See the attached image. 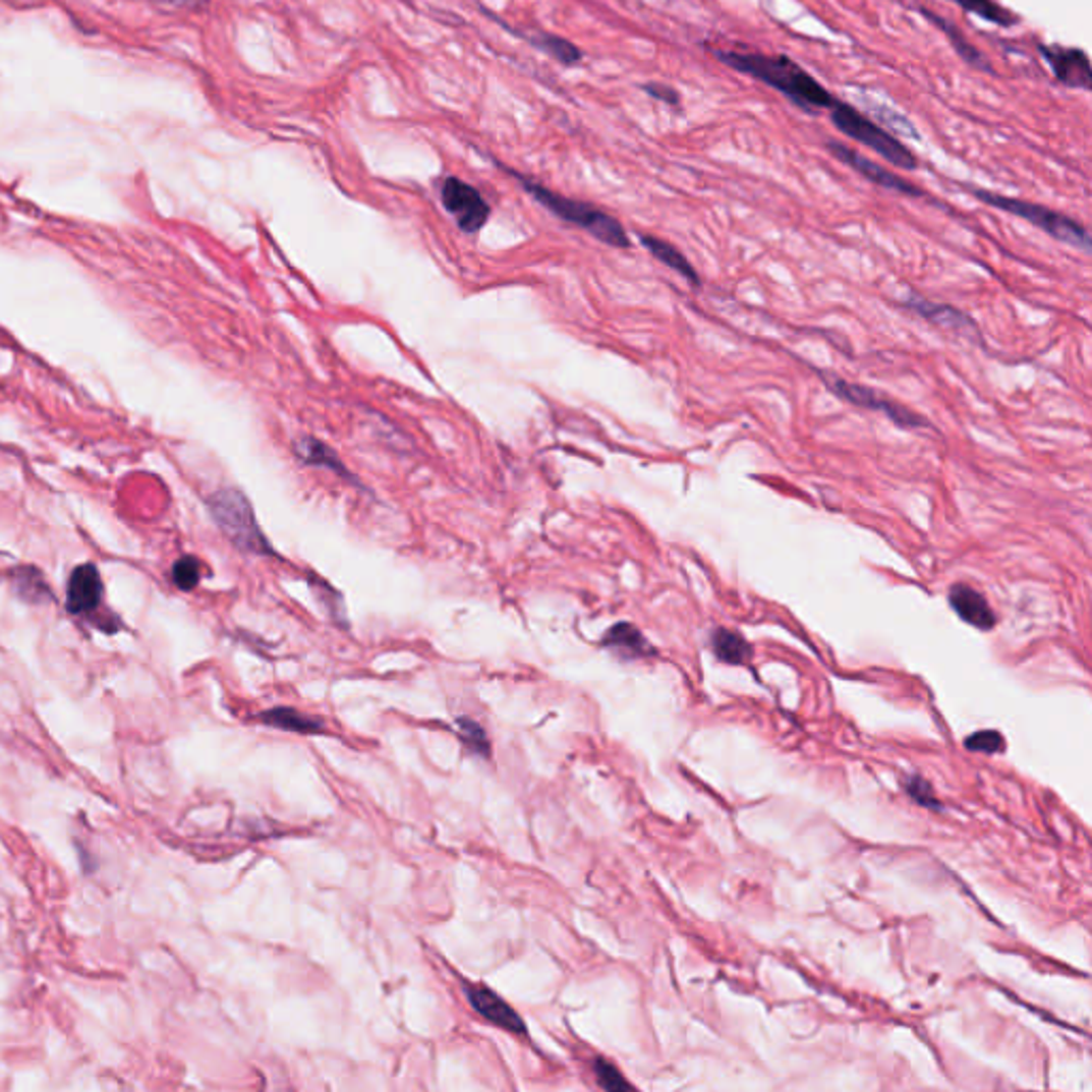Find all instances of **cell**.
I'll return each instance as SVG.
<instances>
[{"label": "cell", "instance_id": "6da1fadb", "mask_svg": "<svg viewBox=\"0 0 1092 1092\" xmlns=\"http://www.w3.org/2000/svg\"><path fill=\"white\" fill-rule=\"evenodd\" d=\"M712 54H715L720 62L728 64L732 71L749 75L770 85L772 91L784 95L792 105L807 111V114H817L821 109H830L837 101L811 73H807L788 56L734 50H712Z\"/></svg>", "mask_w": 1092, "mask_h": 1092}, {"label": "cell", "instance_id": "7a4b0ae2", "mask_svg": "<svg viewBox=\"0 0 1092 1092\" xmlns=\"http://www.w3.org/2000/svg\"><path fill=\"white\" fill-rule=\"evenodd\" d=\"M519 182L523 184V188L538 200L540 206H544L553 216L562 218L564 222H568V225H574L578 229L587 231L589 235H593L595 239H599L601 243H609V246L613 248H630V237L626 233V229H623L621 222L617 218H613L611 214L601 212L597 208H593L591 204H583V200H576V198H568L564 194H557L536 182H529L525 180V177L517 175Z\"/></svg>", "mask_w": 1092, "mask_h": 1092}, {"label": "cell", "instance_id": "3957f363", "mask_svg": "<svg viewBox=\"0 0 1092 1092\" xmlns=\"http://www.w3.org/2000/svg\"><path fill=\"white\" fill-rule=\"evenodd\" d=\"M828 111H830V122L835 124L837 130H841L845 137H852L864 148L873 150L889 165H895L903 171H916L920 167L916 154H913L903 141H899L893 132L885 130L879 122L864 116L860 109L837 99Z\"/></svg>", "mask_w": 1092, "mask_h": 1092}, {"label": "cell", "instance_id": "277c9868", "mask_svg": "<svg viewBox=\"0 0 1092 1092\" xmlns=\"http://www.w3.org/2000/svg\"><path fill=\"white\" fill-rule=\"evenodd\" d=\"M210 510L222 533H225L239 551L276 557L274 547L265 538V533L256 523L248 498L237 492V488H220V492H216L210 498Z\"/></svg>", "mask_w": 1092, "mask_h": 1092}, {"label": "cell", "instance_id": "5b68a950", "mask_svg": "<svg viewBox=\"0 0 1092 1092\" xmlns=\"http://www.w3.org/2000/svg\"><path fill=\"white\" fill-rule=\"evenodd\" d=\"M971 192L975 198L982 200V204L1000 212H1008L1012 216L1024 218L1027 222H1031L1033 227L1045 231L1047 235L1062 243H1069V246L1080 248V250L1090 248V235L1086 227L1080 225L1078 220L1069 218L1056 210H1050L1039 204H1031V200H1022V198H1014L1005 194H996L990 190H982V188H971Z\"/></svg>", "mask_w": 1092, "mask_h": 1092}, {"label": "cell", "instance_id": "8992f818", "mask_svg": "<svg viewBox=\"0 0 1092 1092\" xmlns=\"http://www.w3.org/2000/svg\"><path fill=\"white\" fill-rule=\"evenodd\" d=\"M817 373L823 381V385L828 387V391H832L837 397L847 401V404H854V406L864 408V410L881 412L889 420L897 422L899 427H905V429H920V427L928 425V422L924 420V416L909 410L907 406L897 404L895 399L879 395L873 389H866V387L856 385V383H847V381H843L841 376H835V373H826V371H817Z\"/></svg>", "mask_w": 1092, "mask_h": 1092}, {"label": "cell", "instance_id": "52a82bcc", "mask_svg": "<svg viewBox=\"0 0 1092 1092\" xmlns=\"http://www.w3.org/2000/svg\"><path fill=\"white\" fill-rule=\"evenodd\" d=\"M442 206L455 218L457 227L465 233H478L488 216H492V208L484 200V196L459 177H447L440 190Z\"/></svg>", "mask_w": 1092, "mask_h": 1092}, {"label": "cell", "instance_id": "ba28073f", "mask_svg": "<svg viewBox=\"0 0 1092 1092\" xmlns=\"http://www.w3.org/2000/svg\"><path fill=\"white\" fill-rule=\"evenodd\" d=\"M826 148H828V152L835 156L837 161H841L843 165L854 169L858 175H862L864 180H868L871 184H875V186H879L883 190H889V192L913 196V198H922L924 196L922 188L907 182L905 177L897 175L895 171H887L885 167L873 163L871 159H866V156L858 154L850 146H845V143H841L837 139H830V141H826Z\"/></svg>", "mask_w": 1092, "mask_h": 1092}, {"label": "cell", "instance_id": "9c48e42d", "mask_svg": "<svg viewBox=\"0 0 1092 1092\" xmlns=\"http://www.w3.org/2000/svg\"><path fill=\"white\" fill-rule=\"evenodd\" d=\"M1039 56L1050 66L1054 79L1067 88L1090 91L1092 73L1088 54L1080 48L1062 46H1039Z\"/></svg>", "mask_w": 1092, "mask_h": 1092}, {"label": "cell", "instance_id": "30bf717a", "mask_svg": "<svg viewBox=\"0 0 1092 1092\" xmlns=\"http://www.w3.org/2000/svg\"><path fill=\"white\" fill-rule=\"evenodd\" d=\"M465 996H467V1000H470L472 1010L478 1016H482L484 1020L496 1024V1027H500V1029H504L508 1033H515V1035H527L525 1020L515 1010H512L508 1002L498 992H494L492 988H486L482 984H467L465 986Z\"/></svg>", "mask_w": 1092, "mask_h": 1092}, {"label": "cell", "instance_id": "8fae6325", "mask_svg": "<svg viewBox=\"0 0 1092 1092\" xmlns=\"http://www.w3.org/2000/svg\"><path fill=\"white\" fill-rule=\"evenodd\" d=\"M947 599H950L952 611L965 623H969V626L982 632H990L996 626V615L992 607L988 605V599L971 585H965V583L952 585Z\"/></svg>", "mask_w": 1092, "mask_h": 1092}, {"label": "cell", "instance_id": "7c38bea8", "mask_svg": "<svg viewBox=\"0 0 1092 1092\" xmlns=\"http://www.w3.org/2000/svg\"><path fill=\"white\" fill-rule=\"evenodd\" d=\"M103 597V583L101 574L93 564L77 566L69 578V589H66V609L73 615L93 613L99 609Z\"/></svg>", "mask_w": 1092, "mask_h": 1092}, {"label": "cell", "instance_id": "4fadbf2b", "mask_svg": "<svg viewBox=\"0 0 1092 1092\" xmlns=\"http://www.w3.org/2000/svg\"><path fill=\"white\" fill-rule=\"evenodd\" d=\"M601 644H605L607 649H611L613 653L626 657V659H638V657H646V655L655 653L651 642L646 640L642 636V632L636 626H632V623H628V621L615 623V626L605 634V638H601Z\"/></svg>", "mask_w": 1092, "mask_h": 1092}, {"label": "cell", "instance_id": "5bb4252c", "mask_svg": "<svg viewBox=\"0 0 1092 1092\" xmlns=\"http://www.w3.org/2000/svg\"><path fill=\"white\" fill-rule=\"evenodd\" d=\"M920 13L926 15V19L930 21V24H934L939 31H943V35H945L947 41L952 43V48L956 50V54L961 56L969 66H973V69H977V71H984V73H994V71H992L990 60H988L982 52H979V50L973 46V43H969V41L965 39V35L961 33V28L954 26L952 21H947L945 17H941V15H937V13H932V11H928V9H920Z\"/></svg>", "mask_w": 1092, "mask_h": 1092}, {"label": "cell", "instance_id": "9a60e30c", "mask_svg": "<svg viewBox=\"0 0 1092 1092\" xmlns=\"http://www.w3.org/2000/svg\"><path fill=\"white\" fill-rule=\"evenodd\" d=\"M907 307L916 309L920 317H924L926 321L939 325L943 329H952L956 333L975 331V323L967 314H963V311H958L952 305H939V303H932V301H928L924 297H913V299H907Z\"/></svg>", "mask_w": 1092, "mask_h": 1092}, {"label": "cell", "instance_id": "2e32d148", "mask_svg": "<svg viewBox=\"0 0 1092 1092\" xmlns=\"http://www.w3.org/2000/svg\"><path fill=\"white\" fill-rule=\"evenodd\" d=\"M640 243H642V246H644L646 250H649L659 263H664V265L668 267V270H673L675 274L683 276L689 284H694V286L700 284V276H698V272L694 270V265L689 263V258H687L681 250H677V248L673 246V243H668V241H664V239H659V237H653V235H640Z\"/></svg>", "mask_w": 1092, "mask_h": 1092}, {"label": "cell", "instance_id": "e0dca14e", "mask_svg": "<svg viewBox=\"0 0 1092 1092\" xmlns=\"http://www.w3.org/2000/svg\"><path fill=\"white\" fill-rule=\"evenodd\" d=\"M258 720L272 728H278L284 732H295V734H317L325 730L323 720L309 717L305 715V712L291 708V706H276V708L265 710L261 712Z\"/></svg>", "mask_w": 1092, "mask_h": 1092}, {"label": "cell", "instance_id": "ac0fdd59", "mask_svg": "<svg viewBox=\"0 0 1092 1092\" xmlns=\"http://www.w3.org/2000/svg\"><path fill=\"white\" fill-rule=\"evenodd\" d=\"M297 457L307 463V465H319V467H327V470H331L333 474H338L340 478H346V480H354V476L346 470V465L342 463V459L338 457V453L329 449L325 442L317 440V438H301L297 442Z\"/></svg>", "mask_w": 1092, "mask_h": 1092}, {"label": "cell", "instance_id": "d6986e66", "mask_svg": "<svg viewBox=\"0 0 1092 1092\" xmlns=\"http://www.w3.org/2000/svg\"><path fill=\"white\" fill-rule=\"evenodd\" d=\"M710 649L720 662L732 664V666L747 664L753 655L751 644L739 632H732L726 628H717L710 634Z\"/></svg>", "mask_w": 1092, "mask_h": 1092}, {"label": "cell", "instance_id": "ffe728a7", "mask_svg": "<svg viewBox=\"0 0 1092 1092\" xmlns=\"http://www.w3.org/2000/svg\"><path fill=\"white\" fill-rule=\"evenodd\" d=\"M950 3L958 5L967 13L982 17V19L990 21V24L1000 26V28H1012V26L1020 24V17L1016 13H1012L1010 9L1000 7L996 0H950Z\"/></svg>", "mask_w": 1092, "mask_h": 1092}, {"label": "cell", "instance_id": "44dd1931", "mask_svg": "<svg viewBox=\"0 0 1092 1092\" xmlns=\"http://www.w3.org/2000/svg\"><path fill=\"white\" fill-rule=\"evenodd\" d=\"M533 46L540 48L542 52H547L551 58H555L557 62H562L566 66H572V64H578L583 60V52L581 48H576L572 41L564 39V37H557V35H538V37H531L529 39Z\"/></svg>", "mask_w": 1092, "mask_h": 1092}, {"label": "cell", "instance_id": "7402d4cb", "mask_svg": "<svg viewBox=\"0 0 1092 1092\" xmlns=\"http://www.w3.org/2000/svg\"><path fill=\"white\" fill-rule=\"evenodd\" d=\"M457 728H459L461 743L472 755L482 757V760H486V757L492 755V741H488L486 730L478 722L470 717H461L457 720Z\"/></svg>", "mask_w": 1092, "mask_h": 1092}, {"label": "cell", "instance_id": "603a6c76", "mask_svg": "<svg viewBox=\"0 0 1092 1092\" xmlns=\"http://www.w3.org/2000/svg\"><path fill=\"white\" fill-rule=\"evenodd\" d=\"M171 576H173V583L182 591H190L200 581V564L198 560H194V557H182L180 562H175Z\"/></svg>", "mask_w": 1092, "mask_h": 1092}, {"label": "cell", "instance_id": "cb8c5ba5", "mask_svg": "<svg viewBox=\"0 0 1092 1092\" xmlns=\"http://www.w3.org/2000/svg\"><path fill=\"white\" fill-rule=\"evenodd\" d=\"M873 111H875V116H877L883 124H889V132H893V135L897 132V135H905V137H909V139H920L918 128L913 126L905 116L897 114L895 109L881 107V105L875 107V105H873Z\"/></svg>", "mask_w": 1092, "mask_h": 1092}, {"label": "cell", "instance_id": "d4e9b609", "mask_svg": "<svg viewBox=\"0 0 1092 1092\" xmlns=\"http://www.w3.org/2000/svg\"><path fill=\"white\" fill-rule=\"evenodd\" d=\"M593 1072H595L597 1084L605 1090H630L632 1088V1084L619 1074V1069L605 1058H597L593 1062Z\"/></svg>", "mask_w": 1092, "mask_h": 1092}, {"label": "cell", "instance_id": "484cf974", "mask_svg": "<svg viewBox=\"0 0 1092 1092\" xmlns=\"http://www.w3.org/2000/svg\"><path fill=\"white\" fill-rule=\"evenodd\" d=\"M965 745L967 749L975 753H998L1002 751V747H1005V741H1002V737L996 730H979L971 734V737L965 741Z\"/></svg>", "mask_w": 1092, "mask_h": 1092}, {"label": "cell", "instance_id": "4316f807", "mask_svg": "<svg viewBox=\"0 0 1092 1092\" xmlns=\"http://www.w3.org/2000/svg\"><path fill=\"white\" fill-rule=\"evenodd\" d=\"M905 790L913 800L918 802V805L928 807V809H941L939 800L932 794V788L924 782L922 777H909L905 782Z\"/></svg>", "mask_w": 1092, "mask_h": 1092}, {"label": "cell", "instance_id": "83f0119b", "mask_svg": "<svg viewBox=\"0 0 1092 1092\" xmlns=\"http://www.w3.org/2000/svg\"><path fill=\"white\" fill-rule=\"evenodd\" d=\"M642 91H644L646 95H649V97H653V99H657V101H662V103H666V105H671V107H679V103H681V97H679V93L675 91L673 85H664V83H644V85H642Z\"/></svg>", "mask_w": 1092, "mask_h": 1092}]
</instances>
